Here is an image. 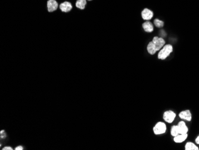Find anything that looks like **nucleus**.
Masks as SVG:
<instances>
[{
  "label": "nucleus",
  "instance_id": "1",
  "mask_svg": "<svg viewBox=\"0 0 199 150\" xmlns=\"http://www.w3.org/2000/svg\"><path fill=\"white\" fill-rule=\"evenodd\" d=\"M165 45V41L162 38L155 37L153 38V41L148 45L147 51L150 55H154L157 51L160 50Z\"/></svg>",
  "mask_w": 199,
  "mask_h": 150
},
{
  "label": "nucleus",
  "instance_id": "2",
  "mask_svg": "<svg viewBox=\"0 0 199 150\" xmlns=\"http://www.w3.org/2000/svg\"><path fill=\"white\" fill-rule=\"evenodd\" d=\"M173 51V47L170 45H167L164 46L160 50L158 54V58L159 59L165 60L167 58Z\"/></svg>",
  "mask_w": 199,
  "mask_h": 150
},
{
  "label": "nucleus",
  "instance_id": "3",
  "mask_svg": "<svg viewBox=\"0 0 199 150\" xmlns=\"http://www.w3.org/2000/svg\"><path fill=\"white\" fill-rule=\"evenodd\" d=\"M166 130V126L163 122H158L153 127V132L156 135H162L165 134Z\"/></svg>",
  "mask_w": 199,
  "mask_h": 150
},
{
  "label": "nucleus",
  "instance_id": "4",
  "mask_svg": "<svg viewBox=\"0 0 199 150\" xmlns=\"http://www.w3.org/2000/svg\"><path fill=\"white\" fill-rule=\"evenodd\" d=\"M176 117V114L172 111H167L163 114V119L166 122L171 123Z\"/></svg>",
  "mask_w": 199,
  "mask_h": 150
},
{
  "label": "nucleus",
  "instance_id": "5",
  "mask_svg": "<svg viewBox=\"0 0 199 150\" xmlns=\"http://www.w3.org/2000/svg\"><path fill=\"white\" fill-rule=\"evenodd\" d=\"M179 117L183 120H185L188 121H190L192 120V116L191 112L189 110H185L183 111L182 112H181L179 114Z\"/></svg>",
  "mask_w": 199,
  "mask_h": 150
},
{
  "label": "nucleus",
  "instance_id": "6",
  "mask_svg": "<svg viewBox=\"0 0 199 150\" xmlns=\"http://www.w3.org/2000/svg\"><path fill=\"white\" fill-rule=\"evenodd\" d=\"M58 8V3L55 0H49L47 2V8L49 12H53Z\"/></svg>",
  "mask_w": 199,
  "mask_h": 150
},
{
  "label": "nucleus",
  "instance_id": "7",
  "mask_svg": "<svg viewBox=\"0 0 199 150\" xmlns=\"http://www.w3.org/2000/svg\"><path fill=\"white\" fill-rule=\"evenodd\" d=\"M72 8V5L68 1H65L60 5V9L63 12H69Z\"/></svg>",
  "mask_w": 199,
  "mask_h": 150
},
{
  "label": "nucleus",
  "instance_id": "8",
  "mask_svg": "<svg viewBox=\"0 0 199 150\" xmlns=\"http://www.w3.org/2000/svg\"><path fill=\"white\" fill-rule=\"evenodd\" d=\"M141 15L144 20H150L153 16V13L151 10L147 9V8H145L142 12Z\"/></svg>",
  "mask_w": 199,
  "mask_h": 150
},
{
  "label": "nucleus",
  "instance_id": "9",
  "mask_svg": "<svg viewBox=\"0 0 199 150\" xmlns=\"http://www.w3.org/2000/svg\"><path fill=\"white\" fill-rule=\"evenodd\" d=\"M178 126L179 130V134H187L188 129L187 126H186L184 121H181L179 122V123L178 124Z\"/></svg>",
  "mask_w": 199,
  "mask_h": 150
},
{
  "label": "nucleus",
  "instance_id": "10",
  "mask_svg": "<svg viewBox=\"0 0 199 150\" xmlns=\"http://www.w3.org/2000/svg\"><path fill=\"white\" fill-rule=\"evenodd\" d=\"M188 135L187 134H179L176 136L174 137V141L177 143H181L183 142L185 140V139L187 138Z\"/></svg>",
  "mask_w": 199,
  "mask_h": 150
},
{
  "label": "nucleus",
  "instance_id": "11",
  "mask_svg": "<svg viewBox=\"0 0 199 150\" xmlns=\"http://www.w3.org/2000/svg\"><path fill=\"white\" fill-rule=\"evenodd\" d=\"M143 28L147 32H151L153 31V26L150 22H145L143 24Z\"/></svg>",
  "mask_w": 199,
  "mask_h": 150
},
{
  "label": "nucleus",
  "instance_id": "12",
  "mask_svg": "<svg viewBox=\"0 0 199 150\" xmlns=\"http://www.w3.org/2000/svg\"><path fill=\"white\" fill-rule=\"evenodd\" d=\"M86 4V0H77L76 3V7L79 9L84 10Z\"/></svg>",
  "mask_w": 199,
  "mask_h": 150
},
{
  "label": "nucleus",
  "instance_id": "13",
  "mask_svg": "<svg viewBox=\"0 0 199 150\" xmlns=\"http://www.w3.org/2000/svg\"><path fill=\"white\" fill-rule=\"evenodd\" d=\"M185 150H198V148L193 142H187L185 146Z\"/></svg>",
  "mask_w": 199,
  "mask_h": 150
},
{
  "label": "nucleus",
  "instance_id": "14",
  "mask_svg": "<svg viewBox=\"0 0 199 150\" xmlns=\"http://www.w3.org/2000/svg\"><path fill=\"white\" fill-rule=\"evenodd\" d=\"M171 135L174 137L179 135V130L178 125L173 126L171 129Z\"/></svg>",
  "mask_w": 199,
  "mask_h": 150
},
{
  "label": "nucleus",
  "instance_id": "15",
  "mask_svg": "<svg viewBox=\"0 0 199 150\" xmlns=\"http://www.w3.org/2000/svg\"><path fill=\"white\" fill-rule=\"evenodd\" d=\"M154 25L155 26H156V27L158 28H161V27H163V25H164V22L159 19H155L154 20Z\"/></svg>",
  "mask_w": 199,
  "mask_h": 150
},
{
  "label": "nucleus",
  "instance_id": "16",
  "mask_svg": "<svg viewBox=\"0 0 199 150\" xmlns=\"http://www.w3.org/2000/svg\"><path fill=\"white\" fill-rule=\"evenodd\" d=\"M0 134H1V139H4V138H5V137H6V134H5V132H4V130H1V133H0Z\"/></svg>",
  "mask_w": 199,
  "mask_h": 150
},
{
  "label": "nucleus",
  "instance_id": "17",
  "mask_svg": "<svg viewBox=\"0 0 199 150\" xmlns=\"http://www.w3.org/2000/svg\"><path fill=\"white\" fill-rule=\"evenodd\" d=\"M2 149H3V150H12L13 149L10 147H5Z\"/></svg>",
  "mask_w": 199,
  "mask_h": 150
},
{
  "label": "nucleus",
  "instance_id": "18",
  "mask_svg": "<svg viewBox=\"0 0 199 150\" xmlns=\"http://www.w3.org/2000/svg\"><path fill=\"white\" fill-rule=\"evenodd\" d=\"M16 150H23V147L22 146H18V147H17L16 148H15Z\"/></svg>",
  "mask_w": 199,
  "mask_h": 150
},
{
  "label": "nucleus",
  "instance_id": "19",
  "mask_svg": "<svg viewBox=\"0 0 199 150\" xmlns=\"http://www.w3.org/2000/svg\"><path fill=\"white\" fill-rule=\"evenodd\" d=\"M196 142L197 144H199V135L197 137V138L196 139Z\"/></svg>",
  "mask_w": 199,
  "mask_h": 150
},
{
  "label": "nucleus",
  "instance_id": "20",
  "mask_svg": "<svg viewBox=\"0 0 199 150\" xmlns=\"http://www.w3.org/2000/svg\"><path fill=\"white\" fill-rule=\"evenodd\" d=\"M88 1H92V0H88Z\"/></svg>",
  "mask_w": 199,
  "mask_h": 150
}]
</instances>
